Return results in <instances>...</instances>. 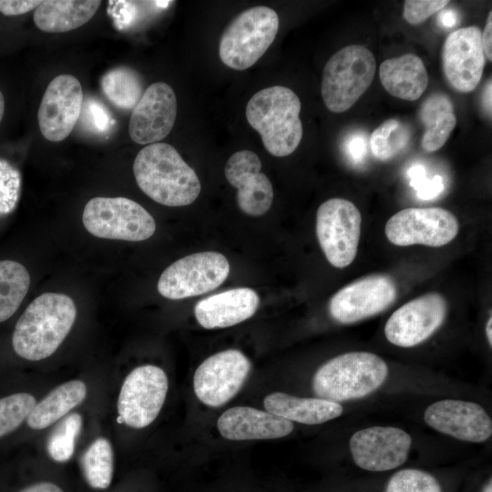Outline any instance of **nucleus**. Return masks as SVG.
Here are the masks:
<instances>
[{"label": "nucleus", "instance_id": "1", "mask_svg": "<svg viewBox=\"0 0 492 492\" xmlns=\"http://www.w3.org/2000/svg\"><path fill=\"white\" fill-rule=\"evenodd\" d=\"M76 318L77 307L68 295L45 292L37 296L15 323L14 351L34 362L51 356L71 331Z\"/></svg>", "mask_w": 492, "mask_h": 492}, {"label": "nucleus", "instance_id": "2", "mask_svg": "<svg viewBox=\"0 0 492 492\" xmlns=\"http://www.w3.org/2000/svg\"><path fill=\"white\" fill-rule=\"evenodd\" d=\"M133 172L139 189L165 206L190 205L200 193L196 172L167 143H153L140 149L134 160Z\"/></svg>", "mask_w": 492, "mask_h": 492}, {"label": "nucleus", "instance_id": "3", "mask_svg": "<svg viewBox=\"0 0 492 492\" xmlns=\"http://www.w3.org/2000/svg\"><path fill=\"white\" fill-rule=\"evenodd\" d=\"M301 107L298 96L283 86L263 88L247 103V121L261 135L270 154L286 157L300 145L303 133Z\"/></svg>", "mask_w": 492, "mask_h": 492}, {"label": "nucleus", "instance_id": "4", "mask_svg": "<svg viewBox=\"0 0 492 492\" xmlns=\"http://www.w3.org/2000/svg\"><path fill=\"white\" fill-rule=\"evenodd\" d=\"M388 376L387 364L364 351L334 356L321 365L313 378L317 397L342 403L361 399L377 391Z\"/></svg>", "mask_w": 492, "mask_h": 492}, {"label": "nucleus", "instance_id": "5", "mask_svg": "<svg viewBox=\"0 0 492 492\" xmlns=\"http://www.w3.org/2000/svg\"><path fill=\"white\" fill-rule=\"evenodd\" d=\"M376 70L373 53L365 46L351 45L326 62L321 93L325 107L333 113L348 110L372 84Z\"/></svg>", "mask_w": 492, "mask_h": 492}, {"label": "nucleus", "instance_id": "6", "mask_svg": "<svg viewBox=\"0 0 492 492\" xmlns=\"http://www.w3.org/2000/svg\"><path fill=\"white\" fill-rule=\"evenodd\" d=\"M279 28L277 13L264 5L241 12L223 32L219 56L230 68L245 70L253 66L272 44Z\"/></svg>", "mask_w": 492, "mask_h": 492}, {"label": "nucleus", "instance_id": "7", "mask_svg": "<svg viewBox=\"0 0 492 492\" xmlns=\"http://www.w3.org/2000/svg\"><path fill=\"white\" fill-rule=\"evenodd\" d=\"M82 220L89 233L102 239L140 241L156 231L153 217L138 202L123 197L91 199Z\"/></svg>", "mask_w": 492, "mask_h": 492}, {"label": "nucleus", "instance_id": "8", "mask_svg": "<svg viewBox=\"0 0 492 492\" xmlns=\"http://www.w3.org/2000/svg\"><path fill=\"white\" fill-rule=\"evenodd\" d=\"M362 215L350 200L333 198L316 213V235L328 261L343 269L354 260L361 235Z\"/></svg>", "mask_w": 492, "mask_h": 492}, {"label": "nucleus", "instance_id": "9", "mask_svg": "<svg viewBox=\"0 0 492 492\" xmlns=\"http://www.w3.org/2000/svg\"><path fill=\"white\" fill-rule=\"evenodd\" d=\"M168 389V376L160 367L145 364L134 368L118 394V423L136 429L149 425L159 415Z\"/></svg>", "mask_w": 492, "mask_h": 492}, {"label": "nucleus", "instance_id": "10", "mask_svg": "<svg viewBox=\"0 0 492 492\" xmlns=\"http://www.w3.org/2000/svg\"><path fill=\"white\" fill-rule=\"evenodd\" d=\"M229 272L230 263L221 253H193L164 270L158 282V291L171 300L200 295L219 287Z\"/></svg>", "mask_w": 492, "mask_h": 492}, {"label": "nucleus", "instance_id": "11", "mask_svg": "<svg viewBox=\"0 0 492 492\" xmlns=\"http://www.w3.org/2000/svg\"><path fill=\"white\" fill-rule=\"evenodd\" d=\"M458 231L456 217L440 207L404 209L394 214L384 228L386 238L396 246L441 247L452 241Z\"/></svg>", "mask_w": 492, "mask_h": 492}, {"label": "nucleus", "instance_id": "12", "mask_svg": "<svg viewBox=\"0 0 492 492\" xmlns=\"http://www.w3.org/2000/svg\"><path fill=\"white\" fill-rule=\"evenodd\" d=\"M251 367L248 357L236 349L209 356L194 373L193 390L197 398L210 407L225 405L242 387Z\"/></svg>", "mask_w": 492, "mask_h": 492}, {"label": "nucleus", "instance_id": "13", "mask_svg": "<svg viewBox=\"0 0 492 492\" xmlns=\"http://www.w3.org/2000/svg\"><path fill=\"white\" fill-rule=\"evenodd\" d=\"M411 446V436L391 425L362 428L349 440L354 463L368 472H386L401 466L408 458Z\"/></svg>", "mask_w": 492, "mask_h": 492}, {"label": "nucleus", "instance_id": "14", "mask_svg": "<svg viewBox=\"0 0 492 492\" xmlns=\"http://www.w3.org/2000/svg\"><path fill=\"white\" fill-rule=\"evenodd\" d=\"M397 289L385 274H370L340 289L329 302V313L343 324L357 323L378 314L395 301Z\"/></svg>", "mask_w": 492, "mask_h": 492}, {"label": "nucleus", "instance_id": "15", "mask_svg": "<svg viewBox=\"0 0 492 492\" xmlns=\"http://www.w3.org/2000/svg\"><path fill=\"white\" fill-rule=\"evenodd\" d=\"M446 313L444 296L428 292L395 310L384 325V335L389 343L399 347L418 345L440 328Z\"/></svg>", "mask_w": 492, "mask_h": 492}, {"label": "nucleus", "instance_id": "16", "mask_svg": "<svg viewBox=\"0 0 492 492\" xmlns=\"http://www.w3.org/2000/svg\"><path fill=\"white\" fill-rule=\"evenodd\" d=\"M83 90L78 79L67 74L56 77L48 84L37 113L43 137L59 142L74 129L83 108Z\"/></svg>", "mask_w": 492, "mask_h": 492}, {"label": "nucleus", "instance_id": "17", "mask_svg": "<svg viewBox=\"0 0 492 492\" xmlns=\"http://www.w3.org/2000/svg\"><path fill=\"white\" fill-rule=\"evenodd\" d=\"M485 63L479 27L459 28L445 40L442 49L443 71L449 85L457 92L469 93L477 87Z\"/></svg>", "mask_w": 492, "mask_h": 492}, {"label": "nucleus", "instance_id": "18", "mask_svg": "<svg viewBox=\"0 0 492 492\" xmlns=\"http://www.w3.org/2000/svg\"><path fill=\"white\" fill-rule=\"evenodd\" d=\"M424 421L432 429L455 439L484 443L492 435V420L483 406L461 399H442L429 405Z\"/></svg>", "mask_w": 492, "mask_h": 492}, {"label": "nucleus", "instance_id": "19", "mask_svg": "<svg viewBox=\"0 0 492 492\" xmlns=\"http://www.w3.org/2000/svg\"><path fill=\"white\" fill-rule=\"evenodd\" d=\"M177 98L169 85L151 84L133 108L128 123L131 139L140 145L158 143L171 131L177 117Z\"/></svg>", "mask_w": 492, "mask_h": 492}, {"label": "nucleus", "instance_id": "20", "mask_svg": "<svg viewBox=\"0 0 492 492\" xmlns=\"http://www.w3.org/2000/svg\"><path fill=\"white\" fill-rule=\"evenodd\" d=\"M261 169L260 158L248 149L232 154L224 168L227 180L238 190L239 208L251 216L264 214L270 209L273 200L272 185Z\"/></svg>", "mask_w": 492, "mask_h": 492}, {"label": "nucleus", "instance_id": "21", "mask_svg": "<svg viewBox=\"0 0 492 492\" xmlns=\"http://www.w3.org/2000/svg\"><path fill=\"white\" fill-rule=\"evenodd\" d=\"M222 437L232 441L265 440L284 437L293 430L292 422L251 406H234L217 421Z\"/></svg>", "mask_w": 492, "mask_h": 492}, {"label": "nucleus", "instance_id": "22", "mask_svg": "<svg viewBox=\"0 0 492 492\" xmlns=\"http://www.w3.org/2000/svg\"><path fill=\"white\" fill-rule=\"evenodd\" d=\"M259 303V296L252 289L235 288L200 300L194 314L203 328H226L251 318Z\"/></svg>", "mask_w": 492, "mask_h": 492}, {"label": "nucleus", "instance_id": "23", "mask_svg": "<svg viewBox=\"0 0 492 492\" xmlns=\"http://www.w3.org/2000/svg\"><path fill=\"white\" fill-rule=\"evenodd\" d=\"M265 410L291 422L320 425L341 416V404L320 397H299L274 392L263 399Z\"/></svg>", "mask_w": 492, "mask_h": 492}, {"label": "nucleus", "instance_id": "24", "mask_svg": "<svg viewBox=\"0 0 492 492\" xmlns=\"http://www.w3.org/2000/svg\"><path fill=\"white\" fill-rule=\"evenodd\" d=\"M379 77L390 95L408 101L418 99L429 81L422 59L414 54L384 60L379 67Z\"/></svg>", "mask_w": 492, "mask_h": 492}, {"label": "nucleus", "instance_id": "25", "mask_svg": "<svg viewBox=\"0 0 492 492\" xmlns=\"http://www.w3.org/2000/svg\"><path fill=\"white\" fill-rule=\"evenodd\" d=\"M100 4L97 0H45L35 9L33 18L44 32L65 33L87 23Z\"/></svg>", "mask_w": 492, "mask_h": 492}, {"label": "nucleus", "instance_id": "26", "mask_svg": "<svg viewBox=\"0 0 492 492\" xmlns=\"http://www.w3.org/2000/svg\"><path fill=\"white\" fill-rule=\"evenodd\" d=\"M87 397V385L81 380H71L59 384L36 403L26 419L34 430L49 427L79 405Z\"/></svg>", "mask_w": 492, "mask_h": 492}, {"label": "nucleus", "instance_id": "27", "mask_svg": "<svg viewBox=\"0 0 492 492\" xmlns=\"http://www.w3.org/2000/svg\"><path fill=\"white\" fill-rule=\"evenodd\" d=\"M419 118L425 128L421 147L426 152L440 149L457 122L454 105L449 97L443 93H434L422 103Z\"/></svg>", "mask_w": 492, "mask_h": 492}, {"label": "nucleus", "instance_id": "28", "mask_svg": "<svg viewBox=\"0 0 492 492\" xmlns=\"http://www.w3.org/2000/svg\"><path fill=\"white\" fill-rule=\"evenodd\" d=\"M30 285L26 268L12 260L0 261V323L19 308Z\"/></svg>", "mask_w": 492, "mask_h": 492}, {"label": "nucleus", "instance_id": "29", "mask_svg": "<svg viewBox=\"0 0 492 492\" xmlns=\"http://www.w3.org/2000/svg\"><path fill=\"white\" fill-rule=\"evenodd\" d=\"M107 98L121 109L134 108L143 95L139 75L128 67H117L108 71L100 80Z\"/></svg>", "mask_w": 492, "mask_h": 492}, {"label": "nucleus", "instance_id": "30", "mask_svg": "<svg viewBox=\"0 0 492 492\" xmlns=\"http://www.w3.org/2000/svg\"><path fill=\"white\" fill-rule=\"evenodd\" d=\"M81 464L84 477L92 488H108L114 471V454L110 442L105 437L94 440L85 451Z\"/></svg>", "mask_w": 492, "mask_h": 492}, {"label": "nucleus", "instance_id": "31", "mask_svg": "<svg viewBox=\"0 0 492 492\" xmlns=\"http://www.w3.org/2000/svg\"><path fill=\"white\" fill-rule=\"evenodd\" d=\"M409 138L408 128L402 121L387 119L372 132L369 142L371 152L378 160L392 159L406 148Z\"/></svg>", "mask_w": 492, "mask_h": 492}, {"label": "nucleus", "instance_id": "32", "mask_svg": "<svg viewBox=\"0 0 492 492\" xmlns=\"http://www.w3.org/2000/svg\"><path fill=\"white\" fill-rule=\"evenodd\" d=\"M82 425V415L72 413L57 425L46 444L47 453L54 461L64 463L72 457Z\"/></svg>", "mask_w": 492, "mask_h": 492}, {"label": "nucleus", "instance_id": "33", "mask_svg": "<svg viewBox=\"0 0 492 492\" xmlns=\"http://www.w3.org/2000/svg\"><path fill=\"white\" fill-rule=\"evenodd\" d=\"M384 492H444L438 479L419 468H403L388 479Z\"/></svg>", "mask_w": 492, "mask_h": 492}, {"label": "nucleus", "instance_id": "34", "mask_svg": "<svg viewBox=\"0 0 492 492\" xmlns=\"http://www.w3.org/2000/svg\"><path fill=\"white\" fill-rule=\"evenodd\" d=\"M36 404V398L28 393H16L0 398V437L20 426Z\"/></svg>", "mask_w": 492, "mask_h": 492}, {"label": "nucleus", "instance_id": "35", "mask_svg": "<svg viewBox=\"0 0 492 492\" xmlns=\"http://www.w3.org/2000/svg\"><path fill=\"white\" fill-rule=\"evenodd\" d=\"M21 183L20 171L8 160L0 158V219L9 215L16 208Z\"/></svg>", "mask_w": 492, "mask_h": 492}, {"label": "nucleus", "instance_id": "36", "mask_svg": "<svg viewBox=\"0 0 492 492\" xmlns=\"http://www.w3.org/2000/svg\"><path fill=\"white\" fill-rule=\"evenodd\" d=\"M448 3L445 0H406L404 2L403 16L407 23L419 25Z\"/></svg>", "mask_w": 492, "mask_h": 492}, {"label": "nucleus", "instance_id": "37", "mask_svg": "<svg viewBox=\"0 0 492 492\" xmlns=\"http://www.w3.org/2000/svg\"><path fill=\"white\" fill-rule=\"evenodd\" d=\"M343 149L352 163H362L367 152L366 134L359 131L350 134L344 141Z\"/></svg>", "mask_w": 492, "mask_h": 492}, {"label": "nucleus", "instance_id": "38", "mask_svg": "<svg viewBox=\"0 0 492 492\" xmlns=\"http://www.w3.org/2000/svg\"><path fill=\"white\" fill-rule=\"evenodd\" d=\"M416 195L422 200L436 198L444 190L443 179L439 175L427 179L426 176L420 179L414 187Z\"/></svg>", "mask_w": 492, "mask_h": 492}, {"label": "nucleus", "instance_id": "39", "mask_svg": "<svg viewBox=\"0 0 492 492\" xmlns=\"http://www.w3.org/2000/svg\"><path fill=\"white\" fill-rule=\"evenodd\" d=\"M40 0H0V13L7 15H20L35 10L40 5Z\"/></svg>", "mask_w": 492, "mask_h": 492}, {"label": "nucleus", "instance_id": "40", "mask_svg": "<svg viewBox=\"0 0 492 492\" xmlns=\"http://www.w3.org/2000/svg\"><path fill=\"white\" fill-rule=\"evenodd\" d=\"M481 44L485 56L492 61V12H489L487 22L481 33Z\"/></svg>", "mask_w": 492, "mask_h": 492}, {"label": "nucleus", "instance_id": "41", "mask_svg": "<svg viewBox=\"0 0 492 492\" xmlns=\"http://www.w3.org/2000/svg\"><path fill=\"white\" fill-rule=\"evenodd\" d=\"M437 23L446 28L453 27L458 23V14L452 9L442 10L437 15Z\"/></svg>", "mask_w": 492, "mask_h": 492}, {"label": "nucleus", "instance_id": "42", "mask_svg": "<svg viewBox=\"0 0 492 492\" xmlns=\"http://www.w3.org/2000/svg\"><path fill=\"white\" fill-rule=\"evenodd\" d=\"M19 492H64L57 485L50 482H39L26 487Z\"/></svg>", "mask_w": 492, "mask_h": 492}, {"label": "nucleus", "instance_id": "43", "mask_svg": "<svg viewBox=\"0 0 492 492\" xmlns=\"http://www.w3.org/2000/svg\"><path fill=\"white\" fill-rule=\"evenodd\" d=\"M411 187H414L420 179L425 177V169L421 164L413 165L407 171Z\"/></svg>", "mask_w": 492, "mask_h": 492}, {"label": "nucleus", "instance_id": "44", "mask_svg": "<svg viewBox=\"0 0 492 492\" xmlns=\"http://www.w3.org/2000/svg\"><path fill=\"white\" fill-rule=\"evenodd\" d=\"M491 79H489V81L485 86L484 92L482 94V105L489 117H491Z\"/></svg>", "mask_w": 492, "mask_h": 492}, {"label": "nucleus", "instance_id": "45", "mask_svg": "<svg viewBox=\"0 0 492 492\" xmlns=\"http://www.w3.org/2000/svg\"><path fill=\"white\" fill-rule=\"evenodd\" d=\"M491 329H492V318H491V316H490L489 319H488L487 322V324H486V336H487V342H488L490 347L492 346V333H491Z\"/></svg>", "mask_w": 492, "mask_h": 492}, {"label": "nucleus", "instance_id": "46", "mask_svg": "<svg viewBox=\"0 0 492 492\" xmlns=\"http://www.w3.org/2000/svg\"><path fill=\"white\" fill-rule=\"evenodd\" d=\"M5 110V100L3 92L0 90V123L3 120Z\"/></svg>", "mask_w": 492, "mask_h": 492}, {"label": "nucleus", "instance_id": "47", "mask_svg": "<svg viewBox=\"0 0 492 492\" xmlns=\"http://www.w3.org/2000/svg\"><path fill=\"white\" fill-rule=\"evenodd\" d=\"M481 492H492V480L491 478L484 485L481 489Z\"/></svg>", "mask_w": 492, "mask_h": 492}]
</instances>
